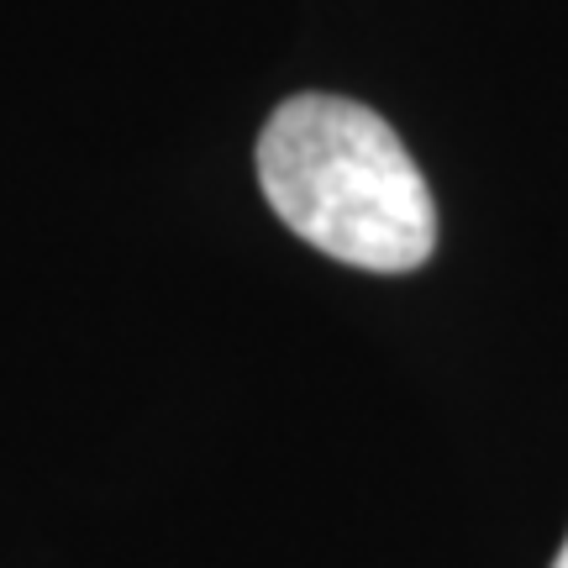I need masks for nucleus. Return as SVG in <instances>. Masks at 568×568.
Masks as SVG:
<instances>
[{
    "instance_id": "1",
    "label": "nucleus",
    "mask_w": 568,
    "mask_h": 568,
    "mask_svg": "<svg viewBox=\"0 0 568 568\" xmlns=\"http://www.w3.org/2000/svg\"><path fill=\"white\" fill-rule=\"evenodd\" d=\"M258 184L295 237L368 274H410L437 247V205L379 111L295 95L258 132Z\"/></svg>"
},
{
    "instance_id": "2",
    "label": "nucleus",
    "mask_w": 568,
    "mask_h": 568,
    "mask_svg": "<svg viewBox=\"0 0 568 568\" xmlns=\"http://www.w3.org/2000/svg\"><path fill=\"white\" fill-rule=\"evenodd\" d=\"M552 568H568V537H564V548H558V558H552Z\"/></svg>"
}]
</instances>
